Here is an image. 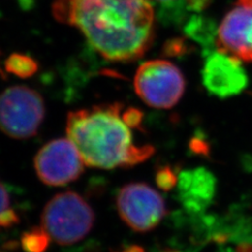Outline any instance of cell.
Wrapping results in <instances>:
<instances>
[{
	"label": "cell",
	"mask_w": 252,
	"mask_h": 252,
	"mask_svg": "<svg viewBox=\"0 0 252 252\" xmlns=\"http://www.w3.org/2000/svg\"><path fill=\"white\" fill-rule=\"evenodd\" d=\"M138 96L154 108L175 106L185 92L182 72L167 60H151L141 64L133 78Z\"/></svg>",
	"instance_id": "5b68a950"
},
{
	"label": "cell",
	"mask_w": 252,
	"mask_h": 252,
	"mask_svg": "<svg viewBox=\"0 0 252 252\" xmlns=\"http://www.w3.org/2000/svg\"><path fill=\"white\" fill-rule=\"evenodd\" d=\"M94 222L92 207L80 194L62 192L45 205L41 228L59 245H72L90 233Z\"/></svg>",
	"instance_id": "3957f363"
},
{
	"label": "cell",
	"mask_w": 252,
	"mask_h": 252,
	"mask_svg": "<svg viewBox=\"0 0 252 252\" xmlns=\"http://www.w3.org/2000/svg\"><path fill=\"white\" fill-rule=\"evenodd\" d=\"M218 31L214 20L201 15H193L187 20L184 27L185 34L194 42L200 43L204 47V51H206V55L211 52L209 49L217 42Z\"/></svg>",
	"instance_id": "8fae6325"
},
{
	"label": "cell",
	"mask_w": 252,
	"mask_h": 252,
	"mask_svg": "<svg viewBox=\"0 0 252 252\" xmlns=\"http://www.w3.org/2000/svg\"><path fill=\"white\" fill-rule=\"evenodd\" d=\"M188 51V46L182 38H175L167 41L164 46V54L167 56H180Z\"/></svg>",
	"instance_id": "2e32d148"
},
{
	"label": "cell",
	"mask_w": 252,
	"mask_h": 252,
	"mask_svg": "<svg viewBox=\"0 0 252 252\" xmlns=\"http://www.w3.org/2000/svg\"><path fill=\"white\" fill-rule=\"evenodd\" d=\"M19 223V218L11 206L9 191L0 182V227L9 228Z\"/></svg>",
	"instance_id": "5bb4252c"
},
{
	"label": "cell",
	"mask_w": 252,
	"mask_h": 252,
	"mask_svg": "<svg viewBox=\"0 0 252 252\" xmlns=\"http://www.w3.org/2000/svg\"><path fill=\"white\" fill-rule=\"evenodd\" d=\"M50 241V236L42 228H35L22 236L21 244L26 252H44Z\"/></svg>",
	"instance_id": "4fadbf2b"
},
{
	"label": "cell",
	"mask_w": 252,
	"mask_h": 252,
	"mask_svg": "<svg viewBox=\"0 0 252 252\" xmlns=\"http://www.w3.org/2000/svg\"><path fill=\"white\" fill-rule=\"evenodd\" d=\"M154 1L160 2L169 9V13L172 12L170 15L171 18H180L182 16V10H187L184 0H154Z\"/></svg>",
	"instance_id": "ac0fdd59"
},
{
	"label": "cell",
	"mask_w": 252,
	"mask_h": 252,
	"mask_svg": "<svg viewBox=\"0 0 252 252\" xmlns=\"http://www.w3.org/2000/svg\"><path fill=\"white\" fill-rule=\"evenodd\" d=\"M202 79L206 90L220 99L236 96L248 85V76L242 60L220 50L207 54Z\"/></svg>",
	"instance_id": "ba28073f"
},
{
	"label": "cell",
	"mask_w": 252,
	"mask_h": 252,
	"mask_svg": "<svg viewBox=\"0 0 252 252\" xmlns=\"http://www.w3.org/2000/svg\"><path fill=\"white\" fill-rule=\"evenodd\" d=\"M187 11L200 13L210 4V0H184Z\"/></svg>",
	"instance_id": "d6986e66"
},
{
	"label": "cell",
	"mask_w": 252,
	"mask_h": 252,
	"mask_svg": "<svg viewBox=\"0 0 252 252\" xmlns=\"http://www.w3.org/2000/svg\"><path fill=\"white\" fill-rule=\"evenodd\" d=\"M117 207L124 223L138 232L153 230L166 215L160 193L145 183L123 186L117 196Z\"/></svg>",
	"instance_id": "8992f818"
},
{
	"label": "cell",
	"mask_w": 252,
	"mask_h": 252,
	"mask_svg": "<svg viewBox=\"0 0 252 252\" xmlns=\"http://www.w3.org/2000/svg\"><path fill=\"white\" fill-rule=\"evenodd\" d=\"M122 109L121 103L101 104L67 115V138L86 166L101 169L131 167L154 155L153 146L133 144Z\"/></svg>",
	"instance_id": "7a4b0ae2"
},
{
	"label": "cell",
	"mask_w": 252,
	"mask_h": 252,
	"mask_svg": "<svg viewBox=\"0 0 252 252\" xmlns=\"http://www.w3.org/2000/svg\"><path fill=\"white\" fill-rule=\"evenodd\" d=\"M217 44L242 61L252 62V0H239L218 31Z\"/></svg>",
	"instance_id": "9c48e42d"
},
{
	"label": "cell",
	"mask_w": 252,
	"mask_h": 252,
	"mask_svg": "<svg viewBox=\"0 0 252 252\" xmlns=\"http://www.w3.org/2000/svg\"><path fill=\"white\" fill-rule=\"evenodd\" d=\"M124 252H143L142 248L138 247V246H130L127 249H126Z\"/></svg>",
	"instance_id": "ffe728a7"
},
{
	"label": "cell",
	"mask_w": 252,
	"mask_h": 252,
	"mask_svg": "<svg viewBox=\"0 0 252 252\" xmlns=\"http://www.w3.org/2000/svg\"><path fill=\"white\" fill-rule=\"evenodd\" d=\"M42 97L28 86H12L0 94V130L13 139L35 136L44 119Z\"/></svg>",
	"instance_id": "277c9868"
},
{
	"label": "cell",
	"mask_w": 252,
	"mask_h": 252,
	"mask_svg": "<svg viewBox=\"0 0 252 252\" xmlns=\"http://www.w3.org/2000/svg\"><path fill=\"white\" fill-rule=\"evenodd\" d=\"M124 122L127 124L130 128H140L143 121V113L135 107L126 108L122 113Z\"/></svg>",
	"instance_id": "e0dca14e"
},
{
	"label": "cell",
	"mask_w": 252,
	"mask_h": 252,
	"mask_svg": "<svg viewBox=\"0 0 252 252\" xmlns=\"http://www.w3.org/2000/svg\"><path fill=\"white\" fill-rule=\"evenodd\" d=\"M157 184L159 185L160 188L163 190H169L172 187H175L178 183V178L176 173L173 172L170 168L164 167L158 170L157 176H156Z\"/></svg>",
	"instance_id": "9a60e30c"
},
{
	"label": "cell",
	"mask_w": 252,
	"mask_h": 252,
	"mask_svg": "<svg viewBox=\"0 0 252 252\" xmlns=\"http://www.w3.org/2000/svg\"><path fill=\"white\" fill-rule=\"evenodd\" d=\"M35 170L47 186H63L81 176L84 162L78 149L68 138L56 139L43 145L37 153Z\"/></svg>",
	"instance_id": "52a82bcc"
},
{
	"label": "cell",
	"mask_w": 252,
	"mask_h": 252,
	"mask_svg": "<svg viewBox=\"0 0 252 252\" xmlns=\"http://www.w3.org/2000/svg\"><path fill=\"white\" fill-rule=\"evenodd\" d=\"M216 179L206 168L185 170L179 178L180 195L187 206L201 207L207 204L215 193Z\"/></svg>",
	"instance_id": "30bf717a"
},
{
	"label": "cell",
	"mask_w": 252,
	"mask_h": 252,
	"mask_svg": "<svg viewBox=\"0 0 252 252\" xmlns=\"http://www.w3.org/2000/svg\"><path fill=\"white\" fill-rule=\"evenodd\" d=\"M4 67L9 74L19 78H30L37 73L39 65L35 59L27 55L12 54L5 60Z\"/></svg>",
	"instance_id": "7c38bea8"
},
{
	"label": "cell",
	"mask_w": 252,
	"mask_h": 252,
	"mask_svg": "<svg viewBox=\"0 0 252 252\" xmlns=\"http://www.w3.org/2000/svg\"><path fill=\"white\" fill-rule=\"evenodd\" d=\"M52 13L63 25L80 31L108 61L140 59L155 39L151 0H54Z\"/></svg>",
	"instance_id": "6da1fadb"
}]
</instances>
